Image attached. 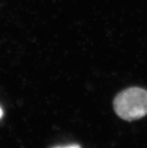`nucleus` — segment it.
Here are the masks:
<instances>
[{
    "instance_id": "nucleus-3",
    "label": "nucleus",
    "mask_w": 147,
    "mask_h": 148,
    "mask_svg": "<svg viewBox=\"0 0 147 148\" xmlns=\"http://www.w3.org/2000/svg\"><path fill=\"white\" fill-rule=\"evenodd\" d=\"M2 114H3V113H2V108H0V119H1V117L2 116Z\"/></svg>"
},
{
    "instance_id": "nucleus-2",
    "label": "nucleus",
    "mask_w": 147,
    "mask_h": 148,
    "mask_svg": "<svg viewBox=\"0 0 147 148\" xmlns=\"http://www.w3.org/2000/svg\"><path fill=\"white\" fill-rule=\"evenodd\" d=\"M54 148H81L80 146L77 145H69V146H66V147H56Z\"/></svg>"
},
{
    "instance_id": "nucleus-1",
    "label": "nucleus",
    "mask_w": 147,
    "mask_h": 148,
    "mask_svg": "<svg viewBox=\"0 0 147 148\" xmlns=\"http://www.w3.org/2000/svg\"><path fill=\"white\" fill-rule=\"evenodd\" d=\"M116 114L123 120L132 121L147 114V91L140 87H131L119 92L113 101Z\"/></svg>"
}]
</instances>
